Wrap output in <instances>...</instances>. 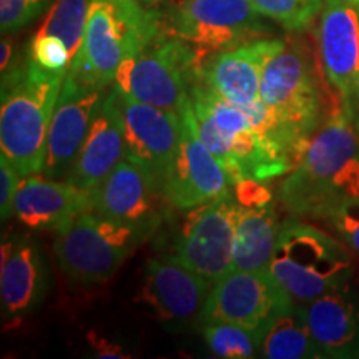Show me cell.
<instances>
[{"instance_id":"277c9868","label":"cell","mask_w":359,"mask_h":359,"mask_svg":"<svg viewBox=\"0 0 359 359\" xmlns=\"http://www.w3.org/2000/svg\"><path fill=\"white\" fill-rule=\"evenodd\" d=\"M67 74L25 58L2 75L0 148L20 177L42 173L47 135Z\"/></svg>"},{"instance_id":"cb8c5ba5","label":"cell","mask_w":359,"mask_h":359,"mask_svg":"<svg viewBox=\"0 0 359 359\" xmlns=\"http://www.w3.org/2000/svg\"><path fill=\"white\" fill-rule=\"evenodd\" d=\"M259 356L268 359L323 356L309 331L304 304L293 302L273 318L266 330L263 331Z\"/></svg>"},{"instance_id":"5bb4252c","label":"cell","mask_w":359,"mask_h":359,"mask_svg":"<svg viewBox=\"0 0 359 359\" xmlns=\"http://www.w3.org/2000/svg\"><path fill=\"white\" fill-rule=\"evenodd\" d=\"M188 105L182 115L177 154L165 178V196L170 206L190 212L195 206L231 193L233 183L219 160L196 133Z\"/></svg>"},{"instance_id":"9a60e30c","label":"cell","mask_w":359,"mask_h":359,"mask_svg":"<svg viewBox=\"0 0 359 359\" xmlns=\"http://www.w3.org/2000/svg\"><path fill=\"white\" fill-rule=\"evenodd\" d=\"M213 283L177 257L151 258L145 264L137 302L150 308L156 320L183 325L201 320Z\"/></svg>"},{"instance_id":"d6a6232c","label":"cell","mask_w":359,"mask_h":359,"mask_svg":"<svg viewBox=\"0 0 359 359\" xmlns=\"http://www.w3.org/2000/svg\"><path fill=\"white\" fill-rule=\"evenodd\" d=\"M90 343H92L93 349L97 351V356L100 358H128V354H125L115 344H110L105 338H93V336H90Z\"/></svg>"},{"instance_id":"ac0fdd59","label":"cell","mask_w":359,"mask_h":359,"mask_svg":"<svg viewBox=\"0 0 359 359\" xmlns=\"http://www.w3.org/2000/svg\"><path fill=\"white\" fill-rule=\"evenodd\" d=\"M285 40L257 39L212 53L201 64V80L233 105L245 109L259 98L263 70Z\"/></svg>"},{"instance_id":"2e32d148","label":"cell","mask_w":359,"mask_h":359,"mask_svg":"<svg viewBox=\"0 0 359 359\" xmlns=\"http://www.w3.org/2000/svg\"><path fill=\"white\" fill-rule=\"evenodd\" d=\"M115 93L123 118L127 158L150 170L165 188L182 135V116L133 100L116 90Z\"/></svg>"},{"instance_id":"603a6c76","label":"cell","mask_w":359,"mask_h":359,"mask_svg":"<svg viewBox=\"0 0 359 359\" xmlns=\"http://www.w3.org/2000/svg\"><path fill=\"white\" fill-rule=\"evenodd\" d=\"M281 224L275 201L255 206L241 205L233 246V269H268Z\"/></svg>"},{"instance_id":"3957f363","label":"cell","mask_w":359,"mask_h":359,"mask_svg":"<svg viewBox=\"0 0 359 359\" xmlns=\"http://www.w3.org/2000/svg\"><path fill=\"white\" fill-rule=\"evenodd\" d=\"M163 34V20L155 6L140 0H92L82 43L67 77L105 90L127 58Z\"/></svg>"},{"instance_id":"30bf717a","label":"cell","mask_w":359,"mask_h":359,"mask_svg":"<svg viewBox=\"0 0 359 359\" xmlns=\"http://www.w3.org/2000/svg\"><path fill=\"white\" fill-rule=\"evenodd\" d=\"M240 208L233 191L191 208L178 233L175 257L212 283L230 273Z\"/></svg>"},{"instance_id":"4316f807","label":"cell","mask_w":359,"mask_h":359,"mask_svg":"<svg viewBox=\"0 0 359 359\" xmlns=\"http://www.w3.org/2000/svg\"><path fill=\"white\" fill-rule=\"evenodd\" d=\"M266 19L275 20L286 30L306 29L320 15L323 0H251Z\"/></svg>"},{"instance_id":"8992f818","label":"cell","mask_w":359,"mask_h":359,"mask_svg":"<svg viewBox=\"0 0 359 359\" xmlns=\"http://www.w3.org/2000/svg\"><path fill=\"white\" fill-rule=\"evenodd\" d=\"M203 60L190 45L163 34L120 65L111 87L133 100L182 116Z\"/></svg>"},{"instance_id":"e575fe53","label":"cell","mask_w":359,"mask_h":359,"mask_svg":"<svg viewBox=\"0 0 359 359\" xmlns=\"http://www.w3.org/2000/svg\"><path fill=\"white\" fill-rule=\"evenodd\" d=\"M143 4H150V6H156V4L160 2V0H140Z\"/></svg>"},{"instance_id":"7402d4cb","label":"cell","mask_w":359,"mask_h":359,"mask_svg":"<svg viewBox=\"0 0 359 359\" xmlns=\"http://www.w3.org/2000/svg\"><path fill=\"white\" fill-rule=\"evenodd\" d=\"M306 321L323 356L359 353V299L348 285L304 304Z\"/></svg>"},{"instance_id":"8fae6325","label":"cell","mask_w":359,"mask_h":359,"mask_svg":"<svg viewBox=\"0 0 359 359\" xmlns=\"http://www.w3.org/2000/svg\"><path fill=\"white\" fill-rule=\"evenodd\" d=\"M291 303L268 269H231L213 283L200 323H231L263 336L273 318Z\"/></svg>"},{"instance_id":"44dd1931","label":"cell","mask_w":359,"mask_h":359,"mask_svg":"<svg viewBox=\"0 0 359 359\" xmlns=\"http://www.w3.org/2000/svg\"><path fill=\"white\" fill-rule=\"evenodd\" d=\"M92 193L67 180H53L43 173L22 177L13 215L32 230L60 231L80 213L90 210Z\"/></svg>"},{"instance_id":"8d00e7d4","label":"cell","mask_w":359,"mask_h":359,"mask_svg":"<svg viewBox=\"0 0 359 359\" xmlns=\"http://www.w3.org/2000/svg\"><path fill=\"white\" fill-rule=\"evenodd\" d=\"M358 7H359V4H358Z\"/></svg>"},{"instance_id":"836d02e7","label":"cell","mask_w":359,"mask_h":359,"mask_svg":"<svg viewBox=\"0 0 359 359\" xmlns=\"http://www.w3.org/2000/svg\"><path fill=\"white\" fill-rule=\"evenodd\" d=\"M15 60H13V43L11 39H2L0 42V72L7 74L8 70H12L15 67Z\"/></svg>"},{"instance_id":"4dcf8cb0","label":"cell","mask_w":359,"mask_h":359,"mask_svg":"<svg viewBox=\"0 0 359 359\" xmlns=\"http://www.w3.org/2000/svg\"><path fill=\"white\" fill-rule=\"evenodd\" d=\"M22 177L11 161L0 156V215L2 219H8L13 215L17 191H19Z\"/></svg>"},{"instance_id":"5b68a950","label":"cell","mask_w":359,"mask_h":359,"mask_svg":"<svg viewBox=\"0 0 359 359\" xmlns=\"http://www.w3.org/2000/svg\"><path fill=\"white\" fill-rule=\"evenodd\" d=\"M268 271L293 302L306 304L346 285L353 258L327 233L290 219L281 224Z\"/></svg>"},{"instance_id":"52a82bcc","label":"cell","mask_w":359,"mask_h":359,"mask_svg":"<svg viewBox=\"0 0 359 359\" xmlns=\"http://www.w3.org/2000/svg\"><path fill=\"white\" fill-rule=\"evenodd\" d=\"M259 98L302 150L323 122L320 75L302 45L285 43L263 70Z\"/></svg>"},{"instance_id":"ffe728a7","label":"cell","mask_w":359,"mask_h":359,"mask_svg":"<svg viewBox=\"0 0 359 359\" xmlns=\"http://www.w3.org/2000/svg\"><path fill=\"white\" fill-rule=\"evenodd\" d=\"M127 156L123 118L114 88L105 93L67 182L93 193Z\"/></svg>"},{"instance_id":"83f0119b","label":"cell","mask_w":359,"mask_h":359,"mask_svg":"<svg viewBox=\"0 0 359 359\" xmlns=\"http://www.w3.org/2000/svg\"><path fill=\"white\" fill-rule=\"evenodd\" d=\"M27 57L45 70L62 72V74H67L72 62V52L64 40L53 34L43 32L34 35Z\"/></svg>"},{"instance_id":"7c38bea8","label":"cell","mask_w":359,"mask_h":359,"mask_svg":"<svg viewBox=\"0 0 359 359\" xmlns=\"http://www.w3.org/2000/svg\"><path fill=\"white\" fill-rule=\"evenodd\" d=\"M167 205L165 188L155 175L125 156L92 193L90 210L150 236L163 219Z\"/></svg>"},{"instance_id":"ba28073f","label":"cell","mask_w":359,"mask_h":359,"mask_svg":"<svg viewBox=\"0 0 359 359\" xmlns=\"http://www.w3.org/2000/svg\"><path fill=\"white\" fill-rule=\"evenodd\" d=\"M57 233L53 253L62 271L83 285L103 283L114 276L148 238L137 228L103 218L92 210L80 213Z\"/></svg>"},{"instance_id":"e0dca14e","label":"cell","mask_w":359,"mask_h":359,"mask_svg":"<svg viewBox=\"0 0 359 359\" xmlns=\"http://www.w3.org/2000/svg\"><path fill=\"white\" fill-rule=\"evenodd\" d=\"M105 90L85 87L67 77L52 115L47 135V150L42 173L53 180L69 177L80 147L87 137L95 111L105 97Z\"/></svg>"},{"instance_id":"d590c367","label":"cell","mask_w":359,"mask_h":359,"mask_svg":"<svg viewBox=\"0 0 359 359\" xmlns=\"http://www.w3.org/2000/svg\"><path fill=\"white\" fill-rule=\"evenodd\" d=\"M353 2H354V4H359V0H353Z\"/></svg>"},{"instance_id":"484cf974","label":"cell","mask_w":359,"mask_h":359,"mask_svg":"<svg viewBox=\"0 0 359 359\" xmlns=\"http://www.w3.org/2000/svg\"><path fill=\"white\" fill-rule=\"evenodd\" d=\"M92 0H57L50 6L37 32L53 34L70 48L72 58L82 43Z\"/></svg>"},{"instance_id":"d4e9b609","label":"cell","mask_w":359,"mask_h":359,"mask_svg":"<svg viewBox=\"0 0 359 359\" xmlns=\"http://www.w3.org/2000/svg\"><path fill=\"white\" fill-rule=\"evenodd\" d=\"M206 346L215 356L224 359H250L259 354L262 333L231 323H203Z\"/></svg>"},{"instance_id":"7a4b0ae2","label":"cell","mask_w":359,"mask_h":359,"mask_svg":"<svg viewBox=\"0 0 359 359\" xmlns=\"http://www.w3.org/2000/svg\"><path fill=\"white\" fill-rule=\"evenodd\" d=\"M188 111L201 142L219 160L233 185L245 178L268 182L296 167L281 147L266 140L245 111L213 92L201 75L191 88Z\"/></svg>"},{"instance_id":"9c48e42d","label":"cell","mask_w":359,"mask_h":359,"mask_svg":"<svg viewBox=\"0 0 359 359\" xmlns=\"http://www.w3.org/2000/svg\"><path fill=\"white\" fill-rule=\"evenodd\" d=\"M251 0H180L170 13V35L201 57L262 39L266 25Z\"/></svg>"},{"instance_id":"d6986e66","label":"cell","mask_w":359,"mask_h":359,"mask_svg":"<svg viewBox=\"0 0 359 359\" xmlns=\"http://www.w3.org/2000/svg\"><path fill=\"white\" fill-rule=\"evenodd\" d=\"M0 303L4 325L20 323L32 314L47 293V268L32 238L11 235L2 241Z\"/></svg>"},{"instance_id":"1f68e13d","label":"cell","mask_w":359,"mask_h":359,"mask_svg":"<svg viewBox=\"0 0 359 359\" xmlns=\"http://www.w3.org/2000/svg\"><path fill=\"white\" fill-rule=\"evenodd\" d=\"M233 195H235L238 203L243 206L266 205L273 201V193L263 185V182L251 178H245L236 182L235 185H233Z\"/></svg>"},{"instance_id":"4fadbf2b","label":"cell","mask_w":359,"mask_h":359,"mask_svg":"<svg viewBox=\"0 0 359 359\" xmlns=\"http://www.w3.org/2000/svg\"><path fill=\"white\" fill-rule=\"evenodd\" d=\"M318 64L327 87L354 111L359 93V7L353 0H323L316 29Z\"/></svg>"},{"instance_id":"f546056e","label":"cell","mask_w":359,"mask_h":359,"mask_svg":"<svg viewBox=\"0 0 359 359\" xmlns=\"http://www.w3.org/2000/svg\"><path fill=\"white\" fill-rule=\"evenodd\" d=\"M327 219L344 245L359 257V198L338 206Z\"/></svg>"},{"instance_id":"f1b7e54d","label":"cell","mask_w":359,"mask_h":359,"mask_svg":"<svg viewBox=\"0 0 359 359\" xmlns=\"http://www.w3.org/2000/svg\"><path fill=\"white\" fill-rule=\"evenodd\" d=\"M52 0H0V29L12 34L39 19Z\"/></svg>"},{"instance_id":"6da1fadb","label":"cell","mask_w":359,"mask_h":359,"mask_svg":"<svg viewBox=\"0 0 359 359\" xmlns=\"http://www.w3.org/2000/svg\"><path fill=\"white\" fill-rule=\"evenodd\" d=\"M280 198L294 215L327 218L359 198V130L354 111L336 100L298 165L281 183Z\"/></svg>"}]
</instances>
